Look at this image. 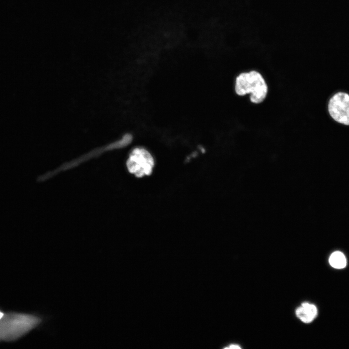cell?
<instances>
[{
	"label": "cell",
	"mask_w": 349,
	"mask_h": 349,
	"mask_svg": "<svg viewBox=\"0 0 349 349\" xmlns=\"http://www.w3.org/2000/svg\"><path fill=\"white\" fill-rule=\"evenodd\" d=\"M227 348L229 349H241V347L237 345H231L229 347Z\"/></svg>",
	"instance_id": "7"
},
{
	"label": "cell",
	"mask_w": 349,
	"mask_h": 349,
	"mask_svg": "<svg viewBox=\"0 0 349 349\" xmlns=\"http://www.w3.org/2000/svg\"><path fill=\"white\" fill-rule=\"evenodd\" d=\"M297 317L303 322H311L317 315L316 306L308 302H303L296 310Z\"/></svg>",
	"instance_id": "5"
},
{
	"label": "cell",
	"mask_w": 349,
	"mask_h": 349,
	"mask_svg": "<svg viewBox=\"0 0 349 349\" xmlns=\"http://www.w3.org/2000/svg\"><path fill=\"white\" fill-rule=\"evenodd\" d=\"M129 172L137 177L150 175L155 161L153 156L146 149L136 147L130 153L126 162Z\"/></svg>",
	"instance_id": "3"
},
{
	"label": "cell",
	"mask_w": 349,
	"mask_h": 349,
	"mask_svg": "<svg viewBox=\"0 0 349 349\" xmlns=\"http://www.w3.org/2000/svg\"><path fill=\"white\" fill-rule=\"evenodd\" d=\"M234 90L240 96L249 94L250 102L254 104L262 103L268 93V86L262 75L256 70L243 72L235 79Z\"/></svg>",
	"instance_id": "2"
},
{
	"label": "cell",
	"mask_w": 349,
	"mask_h": 349,
	"mask_svg": "<svg viewBox=\"0 0 349 349\" xmlns=\"http://www.w3.org/2000/svg\"><path fill=\"white\" fill-rule=\"evenodd\" d=\"M43 321L42 317L33 314H4L0 320V340H16L39 326Z\"/></svg>",
	"instance_id": "1"
},
{
	"label": "cell",
	"mask_w": 349,
	"mask_h": 349,
	"mask_svg": "<svg viewBox=\"0 0 349 349\" xmlns=\"http://www.w3.org/2000/svg\"><path fill=\"white\" fill-rule=\"evenodd\" d=\"M328 111L334 120L349 125V95L342 92L335 94L329 102Z\"/></svg>",
	"instance_id": "4"
},
{
	"label": "cell",
	"mask_w": 349,
	"mask_h": 349,
	"mask_svg": "<svg viewBox=\"0 0 349 349\" xmlns=\"http://www.w3.org/2000/svg\"><path fill=\"white\" fill-rule=\"evenodd\" d=\"M330 265L337 269L345 268L347 264V260L345 255L340 252L336 251L331 254L329 259Z\"/></svg>",
	"instance_id": "6"
},
{
	"label": "cell",
	"mask_w": 349,
	"mask_h": 349,
	"mask_svg": "<svg viewBox=\"0 0 349 349\" xmlns=\"http://www.w3.org/2000/svg\"><path fill=\"white\" fill-rule=\"evenodd\" d=\"M4 315V313H3V312H2L1 311H0V320L3 317Z\"/></svg>",
	"instance_id": "8"
}]
</instances>
